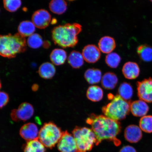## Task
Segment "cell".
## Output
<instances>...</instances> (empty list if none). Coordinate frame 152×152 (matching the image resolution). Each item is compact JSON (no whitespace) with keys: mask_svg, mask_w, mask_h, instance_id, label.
I'll return each instance as SVG.
<instances>
[{"mask_svg":"<svg viewBox=\"0 0 152 152\" xmlns=\"http://www.w3.org/2000/svg\"><path fill=\"white\" fill-rule=\"evenodd\" d=\"M39 132L37 125L35 124L29 123L21 128L20 134L21 137L27 142L38 139Z\"/></svg>","mask_w":152,"mask_h":152,"instance_id":"cell-11","label":"cell"},{"mask_svg":"<svg viewBox=\"0 0 152 152\" xmlns=\"http://www.w3.org/2000/svg\"><path fill=\"white\" fill-rule=\"evenodd\" d=\"M32 22L36 27L44 29L48 26L51 20V16L48 11L40 9L35 11L32 16Z\"/></svg>","mask_w":152,"mask_h":152,"instance_id":"cell-10","label":"cell"},{"mask_svg":"<svg viewBox=\"0 0 152 152\" xmlns=\"http://www.w3.org/2000/svg\"><path fill=\"white\" fill-rule=\"evenodd\" d=\"M109 97L111 102L102 108L104 115L118 121L126 118L130 111V102L123 99L119 94L114 96L110 94Z\"/></svg>","mask_w":152,"mask_h":152,"instance_id":"cell-4","label":"cell"},{"mask_svg":"<svg viewBox=\"0 0 152 152\" xmlns=\"http://www.w3.org/2000/svg\"><path fill=\"white\" fill-rule=\"evenodd\" d=\"M35 28L33 22L28 20L23 21L19 25L18 33L24 37H30L34 34Z\"/></svg>","mask_w":152,"mask_h":152,"instance_id":"cell-21","label":"cell"},{"mask_svg":"<svg viewBox=\"0 0 152 152\" xmlns=\"http://www.w3.org/2000/svg\"><path fill=\"white\" fill-rule=\"evenodd\" d=\"M67 1H75V0H67Z\"/></svg>","mask_w":152,"mask_h":152,"instance_id":"cell-35","label":"cell"},{"mask_svg":"<svg viewBox=\"0 0 152 152\" xmlns=\"http://www.w3.org/2000/svg\"><path fill=\"white\" fill-rule=\"evenodd\" d=\"M61 129L54 123H45L39 132V140L45 147L52 148L58 144L62 136Z\"/></svg>","mask_w":152,"mask_h":152,"instance_id":"cell-6","label":"cell"},{"mask_svg":"<svg viewBox=\"0 0 152 152\" xmlns=\"http://www.w3.org/2000/svg\"><path fill=\"white\" fill-rule=\"evenodd\" d=\"M142 130L137 125H131L127 127L124 131V137L127 141L131 143H136L141 139Z\"/></svg>","mask_w":152,"mask_h":152,"instance_id":"cell-13","label":"cell"},{"mask_svg":"<svg viewBox=\"0 0 152 152\" xmlns=\"http://www.w3.org/2000/svg\"><path fill=\"white\" fill-rule=\"evenodd\" d=\"M50 59L53 64L60 66L65 62L67 55L66 51L61 49H55L51 52Z\"/></svg>","mask_w":152,"mask_h":152,"instance_id":"cell-19","label":"cell"},{"mask_svg":"<svg viewBox=\"0 0 152 152\" xmlns=\"http://www.w3.org/2000/svg\"><path fill=\"white\" fill-rule=\"evenodd\" d=\"M84 77L87 82L90 84H96L102 80V72L99 69L90 68L85 72Z\"/></svg>","mask_w":152,"mask_h":152,"instance_id":"cell-20","label":"cell"},{"mask_svg":"<svg viewBox=\"0 0 152 152\" xmlns=\"http://www.w3.org/2000/svg\"><path fill=\"white\" fill-rule=\"evenodd\" d=\"M42 38L38 34H33L28 37L27 43L28 46L33 49L41 47L43 44Z\"/></svg>","mask_w":152,"mask_h":152,"instance_id":"cell-30","label":"cell"},{"mask_svg":"<svg viewBox=\"0 0 152 152\" xmlns=\"http://www.w3.org/2000/svg\"><path fill=\"white\" fill-rule=\"evenodd\" d=\"M150 1H151V2H152V0H150Z\"/></svg>","mask_w":152,"mask_h":152,"instance_id":"cell-36","label":"cell"},{"mask_svg":"<svg viewBox=\"0 0 152 152\" xmlns=\"http://www.w3.org/2000/svg\"><path fill=\"white\" fill-rule=\"evenodd\" d=\"M102 84L107 90H113L116 86L118 79L115 73L107 72L104 74L102 79Z\"/></svg>","mask_w":152,"mask_h":152,"instance_id":"cell-17","label":"cell"},{"mask_svg":"<svg viewBox=\"0 0 152 152\" xmlns=\"http://www.w3.org/2000/svg\"><path fill=\"white\" fill-rule=\"evenodd\" d=\"M130 111L135 117H142L147 115L149 107L145 102L141 100L130 102Z\"/></svg>","mask_w":152,"mask_h":152,"instance_id":"cell-14","label":"cell"},{"mask_svg":"<svg viewBox=\"0 0 152 152\" xmlns=\"http://www.w3.org/2000/svg\"><path fill=\"white\" fill-rule=\"evenodd\" d=\"M119 152H137L134 147L130 145L124 146L121 149Z\"/></svg>","mask_w":152,"mask_h":152,"instance_id":"cell-33","label":"cell"},{"mask_svg":"<svg viewBox=\"0 0 152 152\" xmlns=\"http://www.w3.org/2000/svg\"><path fill=\"white\" fill-rule=\"evenodd\" d=\"M137 52L140 58L143 61L150 62L152 61V47L149 45H140L137 49Z\"/></svg>","mask_w":152,"mask_h":152,"instance_id":"cell-26","label":"cell"},{"mask_svg":"<svg viewBox=\"0 0 152 152\" xmlns=\"http://www.w3.org/2000/svg\"><path fill=\"white\" fill-rule=\"evenodd\" d=\"M0 98H1L0 107L1 109L8 103L9 102V96L6 93L1 92L0 94Z\"/></svg>","mask_w":152,"mask_h":152,"instance_id":"cell-32","label":"cell"},{"mask_svg":"<svg viewBox=\"0 0 152 152\" xmlns=\"http://www.w3.org/2000/svg\"><path fill=\"white\" fill-rule=\"evenodd\" d=\"M38 88H39V87H38L37 85H34L32 87V89L34 91L37 90Z\"/></svg>","mask_w":152,"mask_h":152,"instance_id":"cell-34","label":"cell"},{"mask_svg":"<svg viewBox=\"0 0 152 152\" xmlns=\"http://www.w3.org/2000/svg\"><path fill=\"white\" fill-rule=\"evenodd\" d=\"M96 135L97 145L104 140L113 142L116 146L120 145V140L117 136L121 132V127L118 121L114 120L105 115L91 114L86 120Z\"/></svg>","mask_w":152,"mask_h":152,"instance_id":"cell-1","label":"cell"},{"mask_svg":"<svg viewBox=\"0 0 152 152\" xmlns=\"http://www.w3.org/2000/svg\"><path fill=\"white\" fill-rule=\"evenodd\" d=\"M137 86L140 99L148 103L152 102V78L149 77L138 81Z\"/></svg>","mask_w":152,"mask_h":152,"instance_id":"cell-8","label":"cell"},{"mask_svg":"<svg viewBox=\"0 0 152 152\" xmlns=\"http://www.w3.org/2000/svg\"><path fill=\"white\" fill-rule=\"evenodd\" d=\"M58 148L60 152H77V144L73 135L67 131L63 132Z\"/></svg>","mask_w":152,"mask_h":152,"instance_id":"cell-9","label":"cell"},{"mask_svg":"<svg viewBox=\"0 0 152 152\" xmlns=\"http://www.w3.org/2000/svg\"><path fill=\"white\" fill-rule=\"evenodd\" d=\"M45 147L38 138L27 141L24 147V152H46Z\"/></svg>","mask_w":152,"mask_h":152,"instance_id":"cell-23","label":"cell"},{"mask_svg":"<svg viewBox=\"0 0 152 152\" xmlns=\"http://www.w3.org/2000/svg\"><path fill=\"white\" fill-rule=\"evenodd\" d=\"M86 96L88 99L91 101L99 102L103 98V91L100 87L98 86H91L87 89Z\"/></svg>","mask_w":152,"mask_h":152,"instance_id":"cell-22","label":"cell"},{"mask_svg":"<svg viewBox=\"0 0 152 152\" xmlns=\"http://www.w3.org/2000/svg\"><path fill=\"white\" fill-rule=\"evenodd\" d=\"M4 8L10 12H15L21 6V0H3Z\"/></svg>","mask_w":152,"mask_h":152,"instance_id":"cell-31","label":"cell"},{"mask_svg":"<svg viewBox=\"0 0 152 152\" xmlns=\"http://www.w3.org/2000/svg\"><path fill=\"white\" fill-rule=\"evenodd\" d=\"M121 58L118 54L115 53H111L106 56L105 62L107 65L113 68H117L119 65Z\"/></svg>","mask_w":152,"mask_h":152,"instance_id":"cell-29","label":"cell"},{"mask_svg":"<svg viewBox=\"0 0 152 152\" xmlns=\"http://www.w3.org/2000/svg\"><path fill=\"white\" fill-rule=\"evenodd\" d=\"M142 130L146 133L152 132V115H145L142 117L139 122Z\"/></svg>","mask_w":152,"mask_h":152,"instance_id":"cell-28","label":"cell"},{"mask_svg":"<svg viewBox=\"0 0 152 152\" xmlns=\"http://www.w3.org/2000/svg\"><path fill=\"white\" fill-rule=\"evenodd\" d=\"M82 26L77 23H67L56 26L52 31V38L55 45L66 48L75 46L78 42L77 35Z\"/></svg>","mask_w":152,"mask_h":152,"instance_id":"cell-2","label":"cell"},{"mask_svg":"<svg viewBox=\"0 0 152 152\" xmlns=\"http://www.w3.org/2000/svg\"><path fill=\"white\" fill-rule=\"evenodd\" d=\"M98 48L93 45H89L83 49L82 55L84 60L89 63H94L99 60L101 56Z\"/></svg>","mask_w":152,"mask_h":152,"instance_id":"cell-12","label":"cell"},{"mask_svg":"<svg viewBox=\"0 0 152 152\" xmlns=\"http://www.w3.org/2000/svg\"><path fill=\"white\" fill-rule=\"evenodd\" d=\"M49 8L55 14H63L67 9V4L64 0H52L49 3Z\"/></svg>","mask_w":152,"mask_h":152,"instance_id":"cell-25","label":"cell"},{"mask_svg":"<svg viewBox=\"0 0 152 152\" xmlns=\"http://www.w3.org/2000/svg\"><path fill=\"white\" fill-rule=\"evenodd\" d=\"M68 60L70 65L75 69L80 68L84 64L83 55L78 51H72L68 56Z\"/></svg>","mask_w":152,"mask_h":152,"instance_id":"cell-24","label":"cell"},{"mask_svg":"<svg viewBox=\"0 0 152 152\" xmlns=\"http://www.w3.org/2000/svg\"><path fill=\"white\" fill-rule=\"evenodd\" d=\"M77 145V152H87L97 145V140L92 129L77 126L72 132Z\"/></svg>","mask_w":152,"mask_h":152,"instance_id":"cell-5","label":"cell"},{"mask_svg":"<svg viewBox=\"0 0 152 152\" xmlns=\"http://www.w3.org/2000/svg\"><path fill=\"white\" fill-rule=\"evenodd\" d=\"M34 112L33 106L30 103L25 102L21 104L18 109L12 110L11 117L15 121H25L31 118Z\"/></svg>","mask_w":152,"mask_h":152,"instance_id":"cell-7","label":"cell"},{"mask_svg":"<svg viewBox=\"0 0 152 152\" xmlns=\"http://www.w3.org/2000/svg\"><path fill=\"white\" fill-rule=\"evenodd\" d=\"M25 37L19 33L14 35H1L0 37V54L9 58H14L17 55L23 53L26 49Z\"/></svg>","mask_w":152,"mask_h":152,"instance_id":"cell-3","label":"cell"},{"mask_svg":"<svg viewBox=\"0 0 152 152\" xmlns=\"http://www.w3.org/2000/svg\"><path fill=\"white\" fill-rule=\"evenodd\" d=\"M98 46L100 50L105 54H109L115 49L116 43L113 38L108 36L102 37L99 42Z\"/></svg>","mask_w":152,"mask_h":152,"instance_id":"cell-16","label":"cell"},{"mask_svg":"<svg viewBox=\"0 0 152 152\" xmlns=\"http://www.w3.org/2000/svg\"><path fill=\"white\" fill-rule=\"evenodd\" d=\"M122 72L126 78L130 80L135 79L139 75L140 67L135 62H127L123 66Z\"/></svg>","mask_w":152,"mask_h":152,"instance_id":"cell-15","label":"cell"},{"mask_svg":"<svg viewBox=\"0 0 152 152\" xmlns=\"http://www.w3.org/2000/svg\"><path fill=\"white\" fill-rule=\"evenodd\" d=\"M119 95L125 100L131 99L133 96L132 87L129 83L124 82L120 86L118 91Z\"/></svg>","mask_w":152,"mask_h":152,"instance_id":"cell-27","label":"cell"},{"mask_svg":"<svg viewBox=\"0 0 152 152\" xmlns=\"http://www.w3.org/2000/svg\"><path fill=\"white\" fill-rule=\"evenodd\" d=\"M56 73V69L53 64L49 62L44 63L39 66V73L44 79H50Z\"/></svg>","mask_w":152,"mask_h":152,"instance_id":"cell-18","label":"cell"}]
</instances>
